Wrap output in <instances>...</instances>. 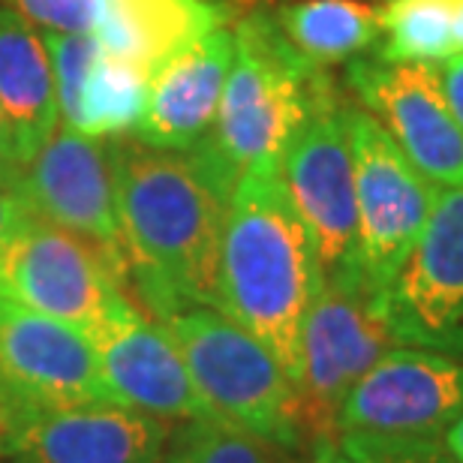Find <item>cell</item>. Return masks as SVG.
Masks as SVG:
<instances>
[{"instance_id": "6da1fadb", "label": "cell", "mask_w": 463, "mask_h": 463, "mask_svg": "<svg viewBox=\"0 0 463 463\" xmlns=\"http://www.w3.org/2000/svg\"><path fill=\"white\" fill-rule=\"evenodd\" d=\"M129 277L154 313L220 307V256L229 199L190 151H163L136 136L106 138Z\"/></svg>"}, {"instance_id": "7a4b0ae2", "label": "cell", "mask_w": 463, "mask_h": 463, "mask_svg": "<svg viewBox=\"0 0 463 463\" xmlns=\"http://www.w3.org/2000/svg\"><path fill=\"white\" fill-rule=\"evenodd\" d=\"M326 283L307 226L280 175H244L232 190L220 256V307L274 352L292 383L301 328Z\"/></svg>"}, {"instance_id": "3957f363", "label": "cell", "mask_w": 463, "mask_h": 463, "mask_svg": "<svg viewBox=\"0 0 463 463\" xmlns=\"http://www.w3.org/2000/svg\"><path fill=\"white\" fill-rule=\"evenodd\" d=\"M235 58L214 127L193 147V160L232 196L244 175H280L286 147L319 103L344 81L292 49L271 9L253 6L235 22Z\"/></svg>"}, {"instance_id": "277c9868", "label": "cell", "mask_w": 463, "mask_h": 463, "mask_svg": "<svg viewBox=\"0 0 463 463\" xmlns=\"http://www.w3.org/2000/svg\"><path fill=\"white\" fill-rule=\"evenodd\" d=\"M208 419L244 430L286 455H304L298 392L274 352L217 307L165 319Z\"/></svg>"}, {"instance_id": "5b68a950", "label": "cell", "mask_w": 463, "mask_h": 463, "mask_svg": "<svg viewBox=\"0 0 463 463\" xmlns=\"http://www.w3.org/2000/svg\"><path fill=\"white\" fill-rule=\"evenodd\" d=\"M127 283L124 256L33 214L0 256V298L85 335L120 301L133 298Z\"/></svg>"}, {"instance_id": "8992f818", "label": "cell", "mask_w": 463, "mask_h": 463, "mask_svg": "<svg viewBox=\"0 0 463 463\" xmlns=\"http://www.w3.org/2000/svg\"><path fill=\"white\" fill-rule=\"evenodd\" d=\"M352 175H355L361 274L383 295L428 229L442 187L412 165L388 129L364 109H346Z\"/></svg>"}, {"instance_id": "52a82bcc", "label": "cell", "mask_w": 463, "mask_h": 463, "mask_svg": "<svg viewBox=\"0 0 463 463\" xmlns=\"http://www.w3.org/2000/svg\"><path fill=\"white\" fill-rule=\"evenodd\" d=\"M379 298L364 283L326 280L301 328L298 419L307 449L335 442L337 419L355 383L394 349Z\"/></svg>"}, {"instance_id": "ba28073f", "label": "cell", "mask_w": 463, "mask_h": 463, "mask_svg": "<svg viewBox=\"0 0 463 463\" xmlns=\"http://www.w3.org/2000/svg\"><path fill=\"white\" fill-rule=\"evenodd\" d=\"M349 103L352 99L344 88L313 109L295 133L292 145L286 147L280 178L317 244L326 280L364 283L358 250L355 175H352L346 129Z\"/></svg>"}, {"instance_id": "9c48e42d", "label": "cell", "mask_w": 463, "mask_h": 463, "mask_svg": "<svg viewBox=\"0 0 463 463\" xmlns=\"http://www.w3.org/2000/svg\"><path fill=\"white\" fill-rule=\"evenodd\" d=\"M379 310L397 346L463 364V187H446Z\"/></svg>"}, {"instance_id": "30bf717a", "label": "cell", "mask_w": 463, "mask_h": 463, "mask_svg": "<svg viewBox=\"0 0 463 463\" xmlns=\"http://www.w3.org/2000/svg\"><path fill=\"white\" fill-rule=\"evenodd\" d=\"M112 403L85 331L0 298V419Z\"/></svg>"}, {"instance_id": "8fae6325", "label": "cell", "mask_w": 463, "mask_h": 463, "mask_svg": "<svg viewBox=\"0 0 463 463\" xmlns=\"http://www.w3.org/2000/svg\"><path fill=\"white\" fill-rule=\"evenodd\" d=\"M349 99L388 129L397 147L437 187H463V129L442 94L439 70L385 63L373 54L346 63Z\"/></svg>"}, {"instance_id": "7c38bea8", "label": "cell", "mask_w": 463, "mask_h": 463, "mask_svg": "<svg viewBox=\"0 0 463 463\" xmlns=\"http://www.w3.org/2000/svg\"><path fill=\"white\" fill-rule=\"evenodd\" d=\"M88 340L112 403L165 424L208 419L172 331L165 322L145 317L133 298L120 301L90 328Z\"/></svg>"}, {"instance_id": "4fadbf2b", "label": "cell", "mask_w": 463, "mask_h": 463, "mask_svg": "<svg viewBox=\"0 0 463 463\" xmlns=\"http://www.w3.org/2000/svg\"><path fill=\"white\" fill-rule=\"evenodd\" d=\"M460 415L463 364L439 352L394 346L349 392L337 419V433L446 437Z\"/></svg>"}, {"instance_id": "5bb4252c", "label": "cell", "mask_w": 463, "mask_h": 463, "mask_svg": "<svg viewBox=\"0 0 463 463\" xmlns=\"http://www.w3.org/2000/svg\"><path fill=\"white\" fill-rule=\"evenodd\" d=\"M13 190L33 217L124 256L106 138L81 136L61 124L40 154L18 172Z\"/></svg>"}, {"instance_id": "9a60e30c", "label": "cell", "mask_w": 463, "mask_h": 463, "mask_svg": "<svg viewBox=\"0 0 463 463\" xmlns=\"http://www.w3.org/2000/svg\"><path fill=\"white\" fill-rule=\"evenodd\" d=\"M172 424L118 403L18 412L0 419L13 463H160Z\"/></svg>"}, {"instance_id": "2e32d148", "label": "cell", "mask_w": 463, "mask_h": 463, "mask_svg": "<svg viewBox=\"0 0 463 463\" xmlns=\"http://www.w3.org/2000/svg\"><path fill=\"white\" fill-rule=\"evenodd\" d=\"M232 58L235 36L217 27L163 63L151 76L147 112L133 136L163 151H193L214 127Z\"/></svg>"}, {"instance_id": "e0dca14e", "label": "cell", "mask_w": 463, "mask_h": 463, "mask_svg": "<svg viewBox=\"0 0 463 463\" xmlns=\"http://www.w3.org/2000/svg\"><path fill=\"white\" fill-rule=\"evenodd\" d=\"M0 120L15 172H22L61 127L45 40L6 6H0Z\"/></svg>"}, {"instance_id": "ac0fdd59", "label": "cell", "mask_w": 463, "mask_h": 463, "mask_svg": "<svg viewBox=\"0 0 463 463\" xmlns=\"http://www.w3.org/2000/svg\"><path fill=\"white\" fill-rule=\"evenodd\" d=\"M232 9L217 0H103L94 27L103 52L154 76L205 33L226 27Z\"/></svg>"}, {"instance_id": "d6986e66", "label": "cell", "mask_w": 463, "mask_h": 463, "mask_svg": "<svg viewBox=\"0 0 463 463\" xmlns=\"http://www.w3.org/2000/svg\"><path fill=\"white\" fill-rule=\"evenodd\" d=\"M268 9L292 49L322 70L373 52L379 40L376 6L367 0H277Z\"/></svg>"}, {"instance_id": "ffe728a7", "label": "cell", "mask_w": 463, "mask_h": 463, "mask_svg": "<svg viewBox=\"0 0 463 463\" xmlns=\"http://www.w3.org/2000/svg\"><path fill=\"white\" fill-rule=\"evenodd\" d=\"M379 40L373 58L385 63L439 67L455 58L458 0H376Z\"/></svg>"}, {"instance_id": "44dd1931", "label": "cell", "mask_w": 463, "mask_h": 463, "mask_svg": "<svg viewBox=\"0 0 463 463\" xmlns=\"http://www.w3.org/2000/svg\"><path fill=\"white\" fill-rule=\"evenodd\" d=\"M151 72L124 58L99 52L88 72L72 129L90 138L133 136L147 112Z\"/></svg>"}, {"instance_id": "7402d4cb", "label": "cell", "mask_w": 463, "mask_h": 463, "mask_svg": "<svg viewBox=\"0 0 463 463\" xmlns=\"http://www.w3.org/2000/svg\"><path fill=\"white\" fill-rule=\"evenodd\" d=\"M160 463H286V451L223 421L199 419L169 430Z\"/></svg>"}, {"instance_id": "603a6c76", "label": "cell", "mask_w": 463, "mask_h": 463, "mask_svg": "<svg viewBox=\"0 0 463 463\" xmlns=\"http://www.w3.org/2000/svg\"><path fill=\"white\" fill-rule=\"evenodd\" d=\"M337 449L352 463H458L446 437H412V433H337Z\"/></svg>"}, {"instance_id": "cb8c5ba5", "label": "cell", "mask_w": 463, "mask_h": 463, "mask_svg": "<svg viewBox=\"0 0 463 463\" xmlns=\"http://www.w3.org/2000/svg\"><path fill=\"white\" fill-rule=\"evenodd\" d=\"M45 49H49L52 70H54V88H58V106L61 120L72 124L79 112V99L85 90L88 72L99 58L103 45L97 43L94 33H45Z\"/></svg>"}, {"instance_id": "d4e9b609", "label": "cell", "mask_w": 463, "mask_h": 463, "mask_svg": "<svg viewBox=\"0 0 463 463\" xmlns=\"http://www.w3.org/2000/svg\"><path fill=\"white\" fill-rule=\"evenodd\" d=\"M27 24L54 33H94L103 15V0H0Z\"/></svg>"}, {"instance_id": "484cf974", "label": "cell", "mask_w": 463, "mask_h": 463, "mask_svg": "<svg viewBox=\"0 0 463 463\" xmlns=\"http://www.w3.org/2000/svg\"><path fill=\"white\" fill-rule=\"evenodd\" d=\"M31 220V208L24 205V199L15 190L0 187V256L9 247V241L15 238V232Z\"/></svg>"}, {"instance_id": "4316f807", "label": "cell", "mask_w": 463, "mask_h": 463, "mask_svg": "<svg viewBox=\"0 0 463 463\" xmlns=\"http://www.w3.org/2000/svg\"><path fill=\"white\" fill-rule=\"evenodd\" d=\"M439 81H442V94L449 99V109L455 120L463 129V54H455L446 63H439Z\"/></svg>"}, {"instance_id": "83f0119b", "label": "cell", "mask_w": 463, "mask_h": 463, "mask_svg": "<svg viewBox=\"0 0 463 463\" xmlns=\"http://www.w3.org/2000/svg\"><path fill=\"white\" fill-rule=\"evenodd\" d=\"M304 463H352V460L337 449V442H313L304 451Z\"/></svg>"}, {"instance_id": "f1b7e54d", "label": "cell", "mask_w": 463, "mask_h": 463, "mask_svg": "<svg viewBox=\"0 0 463 463\" xmlns=\"http://www.w3.org/2000/svg\"><path fill=\"white\" fill-rule=\"evenodd\" d=\"M15 163H13V154H9V142H6V133H4V120H0V187H15Z\"/></svg>"}, {"instance_id": "f546056e", "label": "cell", "mask_w": 463, "mask_h": 463, "mask_svg": "<svg viewBox=\"0 0 463 463\" xmlns=\"http://www.w3.org/2000/svg\"><path fill=\"white\" fill-rule=\"evenodd\" d=\"M446 446H449L451 455H455V460L463 463V415L449 428V433H446Z\"/></svg>"}, {"instance_id": "4dcf8cb0", "label": "cell", "mask_w": 463, "mask_h": 463, "mask_svg": "<svg viewBox=\"0 0 463 463\" xmlns=\"http://www.w3.org/2000/svg\"><path fill=\"white\" fill-rule=\"evenodd\" d=\"M455 49L463 54V0H458V13H455Z\"/></svg>"}, {"instance_id": "1f68e13d", "label": "cell", "mask_w": 463, "mask_h": 463, "mask_svg": "<svg viewBox=\"0 0 463 463\" xmlns=\"http://www.w3.org/2000/svg\"><path fill=\"white\" fill-rule=\"evenodd\" d=\"M271 4H277V0H271Z\"/></svg>"}]
</instances>
